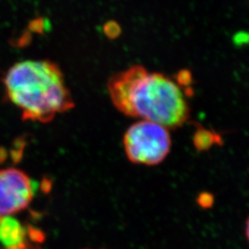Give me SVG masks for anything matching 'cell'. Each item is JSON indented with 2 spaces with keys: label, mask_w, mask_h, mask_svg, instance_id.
Listing matches in <instances>:
<instances>
[{
  "label": "cell",
  "mask_w": 249,
  "mask_h": 249,
  "mask_svg": "<svg viewBox=\"0 0 249 249\" xmlns=\"http://www.w3.org/2000/svg\"><path fill=\"white\" fill-rule=\"evenodd\" d=\"M110 99L124 116L177 129L190 118V107L185 91L174 79L149 72L142 65L112 76L107 83Z\"/></svg>",
  "instance_id": "obj_1"
},
{
  "label": "cell",
  "mask_w": 249,
  "mask_h": 249,
  "mask_svg": "<svg viewBox=\"0 0 249 249\" xmlns=\"http://www.w3.org/2000/svg\"><path fill=\"white\" fill-rule=\"evenodd\" d=\"M5 96L23 120L49 123L75 107L60 68L50 60H23L6 72Z\"/></svg>",
  "instance_id": "obj_2"
},
{
  "label": "cell",
  "mask_w": 249,
  "mask_h": 249,
  "mask_svg": "<svg viewBox=\"0 0 249 249\" xmlns=\"http://www.w3.org/2000/svg\"><path fill=\"white\" fill-rule=\"evenodd\" d=\"M124 153L135 164L154 166L169 155L172 139L169 129L151 121L140 120L131 124L123 138Z\"/></svg>",
  "instance_id": "obj_3"
},
{
  "label": "cell",
  "mask_w": 249,
  "mask_h": 249,
  "mask_svg": "<svg viewBox=\"0 0 249 249\" xmlns=\"http://www.w3.org/2000/svg\"><path fill=\"white\" fill-rule=\"evenodd\" d=\"M35 196L34 183L18 168L0 169V218L24 211Z\"/></svg>",
  "instance_id": "obj_4"
},
{
  "label": "cell",
  "mask_w": 249,
  "mask_h": 249,
  "mask_svg": "<svg viewBox=\"0 0 249 249\" xmlns=\"http://www.w3.org/2000/svg\"><path fill=\"white\" fill-rule=\"evenodd\" d=\"M26 231L17 220L9 217L0 218V242L10 249L22 246Z\"/></svg>",
  "instance_id": "obj_5"
},
{
  "label": "cell",
  "mask_w": 249,
  "mask_h": 249,
  "mask_svg": "<svg viewBox=\"0 0 249 249\" xmlns=\"http://www.w3.org/2000/svg\"><path fill=\"white\" fill-rule=\"evenodd\" d=\"M193 142L198 151H207L215 144L223 142V140L219 134L204 127H198L193 137Z\"/></svg>",
  "instance_id": "obj_6"
},
{
  "label": "cell",
  "mask_w": 249,
  "mask_h": 249,
  "mask_svg": "<svg viewBox=\"0 0 249 249\" xmlns=\"http://www.w3.org/2000/svg\"><path fill=\"white\" fill-rule=\"evenodd\" d=\"M174 80L179 87H185L186 89H191L190 86L193 82V75L189 70H180L175 76Z\"/></svg>",
  "instance_id": "obj_7"
},
{
  "label": "cell",
  "mask_w": 249,
  "mask_h": 249,
  "mask_svg": "<svg viewBox=\"0 0 249 249\" xmlns=\"http://www.w3.org/2000/svg\"><path fill=\"white\" fill-rule=\"evenodd\" d=\"M197 202L202 208H209L213 203V197L210 194H201L197 198Z\"/></svg>",
  "instance_id": "obj_8"
},
{
  "label": "cell",
  "mask_w": 249,
  "mask_h": 249,
  "mask_svg": "<svg viewBox=\"0 0 249 249\" xmlns=\"http://www.w3.org/2000/svg\"><path fill=\"white\" fill-rule=\"evenodd\" d=\"M245 231H246L247 239H248L249 243V217L248 218V220H247V223H246V229H245Z\"/></svg>",
  "instance_id": "obj_9"
}]
</instances>
